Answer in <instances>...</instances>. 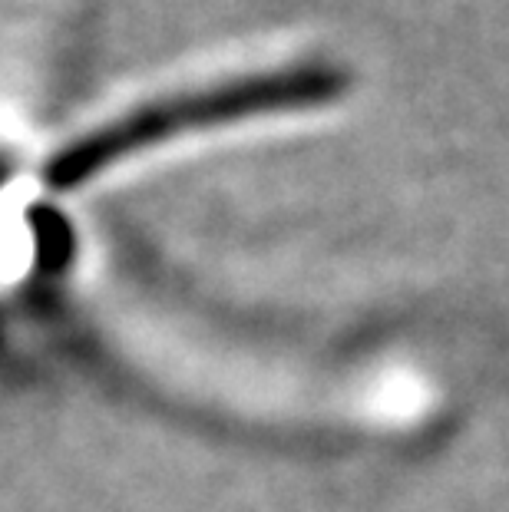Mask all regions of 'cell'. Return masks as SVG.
<instances>
[{
  "instance_id": "obj_1",
  "label": "cell",
  "mask_w": 509,
  "mask_h": 512,
  "mask_svg": "<svg viewBox=\"0 0 509 512\" xmlns=\"http://www.w3.org/2000/svg\"><path fill=\"white\" fill-rule=\"evenodd\" d=\"M338 90L341 76L321 67L242 76V80L202 86V90L172 96V100L139 106V110L100 126L96 133H86L47 162V182L53 189H73L100 169L113 166L116 159L133 156L153 143H166L172 136L248 116L305 110V106L328 103L331 96H338Z\"/></svg>"
},
{
  "instance_id": "obj_2",
  "label": "cell",
  "mask_w": 509,
  "mask_h": 512,
  "mask_svg": "<svg viewBox=\"0 0 509 512\" xmlns=\"http://www.w3.org/2000/svg\"><path fill=\"white\" fill-rule=\"evenodd\" d=\"M7 176H10V166H7V159H4V156H0V185H4V182H7Z\"/></svg>"
}]
</instances>
